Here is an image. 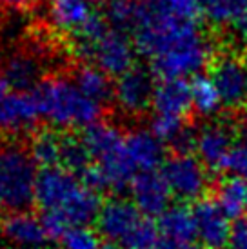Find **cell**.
<instances>
[{
    "mask_svg": "<svg viewBox=\"0 0 247 249\" xmlns=\"http://www.w3.org/2000/svg\"><path fill=\"white\" fill-rule=\"evenodd\" d=\"M194 117H213L224 106L218 89L207 75H194L189 82Z\"/></svg>",
    "mask_w": 247,
    "mask_h": 249,
    "instance_id": "cell-26",
    "label": "cell"
},
{
    "mask_svg": "<svg viewBox=\"0 0 247 249\" xmlns=\"http://www.w3.org/2000/svg\"><path fill=\"white\" fill-rule=\"evenodd\" d=\"M191 124H194V122H189V120H184V118L169 117V115H155L153 113V117L149 118V131L160 142L169 145L187 125Z\"/></svg>",
    "mask_w": 247,
    "mask_h": 249,
    "instance_id": "cell-29",
    "label": "cell"
},
{
    "mask_svg": "<svg viewBox=\"0 0 247 249\" xmlns=\"http://www.w3.org/2000/svg\"><path fill=\"white\" fill-rule=\"evenodd\" d=\"M231 26H233L234 35L238 36L244 44H247V7H246V11H244Z\"/></svg>",
    "mask_w": 247,
    "mask_h": 249,
    "instance_id": "cell-34",
    "label": "cell"
},
{
    "mask_svg": "<svg viewBox=\"0 0 247 249\" xmlns=\"http://www.w3.org/2000/svg\"><path fill=\"white\" fill-rule=\"evenodd\" d=\"M244 118H246V122H247V102L244 104Z\"/></svg>",
    "mask_w": 247,
    "mask_h": 249,
    "instance_id": "cell-38",
    "label": "cell"
},
{
    "mask_svg": "<svg viewBox=\"0 0 247 249\" xmlns=\"http://www.w3.org/2000/svg\"><path fill=\"white\" fill-rule=\"evenodd\" d=\"M137 55L135 44L129 40V36L109 29L100 40L91 46L86 64H95L111 78H118L133 66H137Z\"/></svg>",
    "mask_w": 247,
    "mask_h": 249,
    "instance_id": "cell-7",
    "label": "cell"
},
{
    "mask_svg": "<svg viewBox=\"0 0 247 249\" xmlns=\"http://www.w3.org/2000/svg\"><path fill=\"white\" fill-rule=\"evenodd\" d=\"M149 15V0H109L104 17L111 29L124 35H135Z\"/></svg>",
    "mask_w": 247,
    "mask_h": 249,
    "instance_id": "cell-18",
    "label": "cell"
},
{
    "mask_svg": "<svg viewBox=\"0 0 247 249\" xmlns=\"http://www.w3.org/2000/svg\"><path fill=\"white\" fill-rule=\"evenodd\" d=\"M109 0H91V4H96V6H106Z\"/></svg>",
    "mask_w": 247,
    "mask_h": 249,
    "instance_id": "cell-37",
    "label": "cell"
},
{
    "mask_svg": "<svg viewBox=\"0 0 247 249\" xmlns=\"http://www.w3.org/2000/svg\"><path fill=\"white\" fill-rule=\"evenodd\" d=\"M222 171L231 173V177L247 178V137H240L234 140Z\"/></svg>",
    "mask_w": 247,
    "mask_h": 249,
    "instance_id": "cell-31",
    "label": "cell"
},
{
    "mask_svg": "<svg viewBox=\"0 0 247 249\" xmlns=\"http://www.w3.org/2000/svg\"><path fill=\"white\" fill-rule=\"evenodd\" d=\"M155 9L184 22H202L198 0H151Z\"/></svg>",
    "mask_w": 247,
    "mask_h": 249,
    "instance_id": "cell-28",
    "label": "cell"
},
{
    "mask_svg": "<svg viewBox=\"0 0 247 249\" xmlns=\"http://www.w3.org/2000/svg\"><path fill=\"white\" fill-rule=\"evenodd\" d=\"M158 233L167 240H173L182 248L194 244L196 238V224L193 216V208L187 204L169 206L162 216H158Z\"/></svg>",
    "mask_w": 247,
    "mask_h": 249,
    "instance_id": "cell-19",
    "label": "cell"
},
{
    "mask_svg": "<svg viewBox=\"0 0 247 249\" xmlns=\"http://www.w3.org/2000/svg\"><path fill=\"white\" fill-rule=\"evenodd\" d=\"M125 151L140 171H155L165 160V144L149 129H131L125 133Z\"/></svg>",
    "mask_w": 247,
    "mask_h": 249,
    "instance_id": "cell-17",
    "label": "cell"
},
{
    "mask_svg": "<svg viewBox=\"0 0 247 249\" xmlns=\"http://www.w3.org/2000/svg\"><path fill=\"white\" fill-rule=\"evenodd\" d=\"M66 75L86 97L100 104L106 111L115 104V82L95 64L75 62Z\"/></svg>",
    "mask_w": 247,
    "mask_h": 249,
    "instance_id": "cell-16",
    "label": "cell"
},
{
    "mask_svg": "<svg viewBox=\"0 0 247 249\" xmlns=\"http://www.w3.org/2000/svg\"><path fill=\"white\" fill-rule=\"evenodd\" d=\"M151 111L155 115H169V117L194 122V109H193L189 82L184 78L157 80Z\"/></svg>",
    "mask_w": 247,
    "mask_h": 249,
    "instance_id": "cell-15",
    "label": "cell"
},
{
    "mask_svg": "<svg viewBox=\"0 0 247 249\" xmlns=\"http://www.w3.org/2000/svg\"><path fill=\"white\" fill-rule=\"evenodd\" d=\"M93 164L88 147L84 145L80 135L76 131H62L60 137V167L73 173L80 175Z\"/></svg>",
    "mask_w": 247,
    "mask_h": 249,
    "instance_id": "cell-25",
    "label": "cell"
},
{
    "mask_svg": "<svg viewBox=\"0 0 247 249\" xmlns=\"http://www.w3.org/2000/svg\"><path fill=\"white\" fill-rule=\"evenodd\" d=\"M38 4V0H0V6L17 11H29Z\"/></svg>",
    "mask_w": 247,
    "mask_h": 249,
    "instance_id": "cell-33",
    "label": "cell"
},
{
    "mask_svg": "<svg viewBox=\"0 0 247 249\" xmlns=\"http://www.w3.org/2000/svg\"><path fill=\"white\" fill-rule=\"evenodd\" d=\"M7 91H9V84H7L6 76L2 75V71H0V98L6 97Z\"/></svg>",
    "mask_w": 247,
    "mask_h": 249,
    "instance_id": "cell-35",
    "label": "cell"
},
{
    "mask_svg": "<svg viewBox=\"0 0 247 249\" xmlns=\"http://www.w3.org/2000/svg\"><path fill=\"white\" fill-rule=\"evenodd\" d=\"M98 235L118 249H153L160 238L157 222L138 211L133 202L109 198L96 218Z\"/></svg>",
    "mask_w": 247,
    "mask_h": 249,
    "instance_id": "cell-3",
    "label": "cell"
},
{
    "mask_svg": "<svg viewBox=\"0 0 247 249\" xmlns=\"http://www.w3.org/2000/svg\"><path fill=\"white\" fill-rule=\"evenodd\" d=\"M207 76L218 89L222 106L227 109L244 107L247 102V62L234 51L220 49L214 51L207 62Z\"/></svg>",
    "mask_w": 247,
    "mask_h": 249,
    "instance_id": "cell-4",
    "label": "cell"
},
{
    "mask_svg": "<svg viewBox=\"0 0 247 249\" xmlns=\"http://www.w3.org/2000/svg\"><path fill=\"white\" fill-rule=\"evenodd\" d=\"M184 249H207V248L202 246V244H189V246H185Z\"/></svg>",
    "mask_w": 247,
    "mask_h": 249,
    "instance_id": "cell-36",
    "label": "cell"
},
{
    "mask_svg": "<svg viewBox=\"0 0 247 249\" xmlns=\"http://www.w3.org/2000/svg\"><path fill=\"white\" fill-rule=\"evenodd\" d=\"M193 216L196 224V236L207 249H226L231 235V218L211 195L193 204Z\"/></svg>",
    "mask_w": 247,
    "mask_h": 249,
    "instance_id": "cell-10",
    "label": "cell"
},
{
    "mask_svg": "<svg viewBox=\"0 0 247 249\" xmlns=\"http://www.w3.org/2000/svg\"><path fill=\"white\" fill-rule=\"evenodd\" d=\"M233 129V125L227 122H211L198 129L194 153L209 173L222 171L227 155L236 140Z\"/></svg>",
    "mask_w": 247,
    "mask_h": 249,
    "instance_id": "cell-11",
    "label": "cell"
},
{
    "mask_svg": "<svg viewBox=\"0 0 247 249\" xmlns=\"http://www.w3.org/2000/svg\"><path fill=\"white\" fill-rule=\"evenodd\" d=\"M78 135L84 145L88 147L93 162H98L104 157L118 151L125 142V133L120 131V127L109 120H98L95 124L84 127Z\"/></svg>",
    "mask_w": 247,
    "mask_h": 249,
    "instance_id": "cell-20",
    "label": "cell"
},
{
    "mask_svg": "<svg viewBox=\"0 0 247 249\" xmlns=\"http://www.w3.org/2000/svg\"><path fill=\"white\" fill-rule=\"evenodd\" d=\"M133 204L138 211L149 218L162 216L165 209H169L173 195L167 187L164 177L157 171H140L135 175V178L129 186Z\"/></svg>",
    "mask_w": 247,
    "mask_h": 249,
    "instance_id": "cell-12",
    "label": "cell"
},
{
    "mask_svg": "<svg viewBox=\"0 0 247 249\" xmlns=\"http://www.w3.org/2000/svg\"><path fill=\"white\" fill-rule=\"evenodd\" d=\"M60 137L62 129L53 125H38L28 133L29 151L40 169L60 167Z\"/></svg>",
    "mask_w": 247,
    "mask_h": 249,
    "instance_id": "cell-23",
    "label": "cell"
},
{
    "mask_svg": "<svg viewBox=\"0 0 247 249\" xmlns=\"http://www.w3.org/2000/svg\"><path fill=\"white\" fill-rule=\"evenodd\" d=\"M2 75L6 76L9 88L15 91H33L44 78L42 55H38L31 46L15 49L2 62Z\"/></svg>",
    "mask_w": 247,
    "mask_h": 249,
    "instance_id": "cell-14",
    "label": "cell"
},
{
    "mask_svg": "<svg viewBox=\"0 0 247 249\" xmlns=\"http://www.w3.org/2000/svg\"><path fill=\"white\" fill-rule=\"evenodd\" d=\"M82 182L64 167H48L38 171L35 189V208L38 213L58 211L80 189Z\"/></svg>",
    "mask_w": 247,
    "mask_h": 249,
    "instance_id": "cell-8",
    "label": "cell"
},
{
    "mask_svg": "<svg viewBox=\"0 0 247 249\" xmlns=\"http://www.w3.org/2000/svg\"><path fill=\"white\" fill-rule=\"evenodd\" d=\"M157 88V76L151 68L142 64L133 66L115 82V102L127 117H144L153 107V95Z\"/></svg>",
    "mask_w": 247,
    "mask_h": 249,
    "instance_id": "cell-6",
    "label": "cell"
},
{
    "mask_svg": "<svg viewBox=\"0 0 247 249\" xmlns=\"http://www.w3.org/2000/svg\"><path fill=\"white\" fill-rule=\"evenodd\" d=\"M202 17L213 26H231L247 7V0H198Z\"/></svg>",
    "mask_w": 247,
    "mask_h": 249,
    "instance_id": "cell-27",
    "label": "cell"
},
{
    "mask_svg": "<svg viewBox=\"0 0 247 249\" xmlns=\"http://www.w3.org/2000/svg\"><path fill=\"white\" fill-rule=\"evenodd\" d=\"M209 171L194 155H176L169 153L160 167L171 195L180 202H196L209 195Z\"/></svg>",
    "mask_w": 247,
    "mask_h": 249,
    "instance_id": "cell-5",
    "label": "cell"
},
{
    "mask_svg": "<svg viewBox=\"0 0 247 249\" xmlns=\"http://www.w3.org/2000/svg\"><path fill=\"white\" fill-rule=\"evenodd\" d=\"M227 249H247V216L234 220Z\"/></svg>",
    "mask_w": 247,
    "mask_h": 249,
    "instance_id": "cell-32",
    "label": "cell"
},
{
    "mask_svg": "<svg viewBox=\"0 0 247 249\" xmlns=\"http://www.w3.org/2000/svg\"><path fill=\"white\" fill-rule=\"evenodd\" d=\"M102 195H98L96 191H93V189H89V187H86L82 184L80 189L55 213L60 214L69 228L89 226V224L96 222L98 213L102 209Z\"/></svg>",
    "mask_w": 247,
    "mask_h": 249,
    "instance_id": "cell-21",
    "label": "cell"
},
{
    "mask_svg": "<svg viewBox=\"0 0 247 249\" xmlns=\"http://www.w3.org/2000/svg\"><path fill=\"white\" fill-rule=\"evenodd\" d=\"M0 236L15 249H42L51 238L42 226L40 216L29 213H13L0 216Z\"/></svg>",
    "mask_w": 247,
    "mask_h": 249,
    "instance_id": "cell-13",
    "label": "cell"
},
{
    "mask_svg": "<svg viewBox=\"0 0 247 249\" xmlns=\"http://www.w3.org/2000/svg\"><path fill=\"white\" fill-rule=\"evenodd\" d=\"M58 242L64 249H100L102 236L95 233L89 226H75L69 228Z\"/></svg>",
    "mask_w": 247,
    "mask_h": 249,
    "instance_id": "cell-30",
    "label": "cell"
},
{
    "mask_svg": "<svg viewBox=\"0 0 247 249\" xmlns=\"http://www.w3.org/2000/svg\"><path fill=\"white\" fill-rule=\"evenodd\" d=\"M33 93L40 106L42 118L62 131L84 129L102 120L106 113L102 106L86 97L71 78L62 73L46 75Z\"/></svg>",
    "mask_w": 247,
    "mask_h": 249,
    "instance_id": "cell-2",
    "label": "cell"
},
{
    "mask_svg": "<svg viewBox=\"0 0 247 249\" xmlns=\"http://www.w3.org/2000/svg\"><path fill=\"white\" fill-rule=\"evenodd\" d=\"M93 13L91 0H49V17L53 28L71 35Z\"/></svg>",
    "mask_w": 247,
    "mask_h": 249,
    "instance_id": "cell-24",
    "label": "cell"
},
{
    "mask_svg": "<svg viewBox=\"0 0 247 249\" xmlns=\"http://www.w3.org/2000/svg\"><path fill=\"white\" fill-rule=\"evenodd\" d=\"M38 166L31 157L28 135L0 133V216L35 208Z\"/></svg>",
    "mask_w": 247,
    "mask_h": 249,
    "instance_id": "cell-1",
    "label": "cell"
},
{
    "mask_svg": "<svg viewBox=\"0 0 247 249\" xmlns=\"http://www.w3.org/2000/svg\"><path fill=\"white\" fill-rule=\"evenodd\" d=\"M42 118L40 106L33 91H13L0 98V131L7 135H24L38 127Z\"/></svg>",
    "mask_w": 247,
    "mask_h": 249,
    "instance_id": "cell-9",
    "label": "cell"
},
{
    "mask_svg": "<svg viewBox=\"0 0 247 249\" xmlns=\"http://www.w3.org/2000/svg\"><path fill=\"white\" fill-rule=\"evenodd\" d=\"M209 195L218 202L222 211L229 218H244L247 216V178L227 177L218 184H211Z\"/></svg>",
    "mask_w": 247,
    "mask_h": 249,
    "instance_id": "cell-22",
    "label": "cell"
},
{
    "mask_svg": "<svg viewBox=\"0 0 247 249\" xmlns=\"http://www.w3.org/2000/svg\"><path fill=\"white\" fill-rule=\"evenodd\" d=\"M0 249H15V248H0Z\"/></svg>",
    "mask_w": 247,
    "mask_h": 249,
    "instance_id": "cell-39",
    "label": "cell"
}]
</instances>
